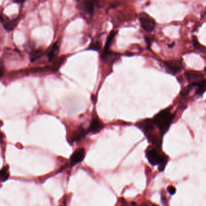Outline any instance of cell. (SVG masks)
<instances>
[{"label":"cell","mask_w":206,"mask_h":206,"mask_svg":"<svg viewBox=\"0 0 206 206\" xmlns=\"http://www.w3.org/2000/svg\"><path fill=\"white\" fill-rule=\"evenodd\" d=\"M175 114L171 112V108H168L157 113L153 119L154 125L159 128L162 135L169 130Z\"/></svg>","instance_id":"1"},{"label":"cell","mask_w":206,"mask_h":206,"mask_svg":"<svg viewBox=\"0 0 206 206\" xmlns=\"http://www.w3.org/2000/svg\"><path fill=\"white\" fill-rule=\"evenodd\" d=\"M137 126L143 131L148 139L152 143L157 145L158 140L154 132V124L151 119H145L138 122L136 124Z\"/></svg>","instance_id":"2"},{"label":"cell","mask_w":206,"mask_h":206,"mask_svg":"<svg viewBox=\"0 0 206 206\" xmlns=\"http://www.w3.org/2000/svg\"><path fill=\"white\" fill-rule=\"evenodd\" d=\"M139 21L142 29L147 32H152L154 30L156 23L154 19L148 14L142 12L139 16Z\"/></svg>","instance_id":"3"},{"label":"cell","mask_w":206,"mask_h":206,"mask_svg":"<svg viewBox=\"0 0 206 206\" xmlns=\"http://www.w3.org/2000/svg\"><path fill=\"white\" fill-rule=\"evenodd\" d=\"M165 67L170 73L173 75H176L183 70V62L181 60L172 59L164 61L163 62Z\"/></svg>","instance_id":"4"},{"label":"cell","mask_w":206,"mask_h":206,"mask_svg":"<svg viewBox=\"0 0 206 206\" xmlns=\"http://www.w3.org/2000/svg\"><path fill=\"white\" fill-rule=\"evenodd\" d=\"M79 10L85 15H92L94 12L95 2L91 1H84L78 2Z\"/></svg>","instance_id":"5"},{"label":"cell","mask_w":206,"mask_h":206,"mask_svg":"<svg viewBox=\"0 0 206 206\" xmlns=\"http://www.w3.org/2000/svg\"><path fill=\"white\" fill-rule=\"evenodd\" d=\"M185 76L187 80L190 84L202 80V78L204 76L200 72L193 70L186 71L185 73Z\"/></svg>","instance_id":"6"},{"label":"cell","mask_w":206,"mask_h":206,"mask_svg":"<svg viewBox=\"0 0 206 206\" xmlns=\"http://www.w3.org/2000/svg\"><path fill=\"white\" fill-rule=\"evenodd\" d=\"M85 152L83 148L76 150L71 157L70 160L71 165L74 166L82 161L85 158Z\"/></svg>","instance_id":"7"},{"label":"cell","mask_w":206,"mask_h":206,"mask_svg":"<svg viewBox=\"0 0 206 206\" xmlns=\"http://www.w3.org/2000/svg\"><path fill=\"white\" fill-rule=\"evenodd\" d=\"M146 155L148 161L151 165L155 166L159 165L162 157L158 155V152L155 150H151L148 151Z\"/></svg>","instance_id":"8"},{"label":"cell","mask_w":206,"mask_h":206,"mask_svg":"<svg viewBox=\"0 0 206 206\" xmlns=\"http://www.w3.org/2000/svg\"><path fill=\"white\" fill-rule=\"evenodd\" d=\"M103 128V123L98 118L94 117L90 123L88 131L95 134L101 131Z\"/></svg>","instance_id":"9"},{"label":"cell","mask_w":206,"mask_h":206,"mask_svg":"<svg viewBox=\"0 0 206 206\" xmlns=\"http://www.w3.org/2000/svg\"><path fill=\"white\" fill-rule=\"evenodd\" d=\"M190 86L192 88L193 87H197L196 94L199 95H201L202 94L204 93L206 91V79H202L200 81L191 83Z\"/></svg>","instance_id":"10"},{"label":"cell","mask_w":206,"mask_h":206,"mask_svg":"<svg viewBox=\"0 0 206 206\" xmlns=\"http://www.w3.org/2000/svg\"><path fill=\"white\" fill-rule=\"evenodd\" d=\"M3 21V27L4 29L7 32H10L14 30L17 26L19 21V18L12 20H2Z\"/></svg>","instance_id":"11"},{"label":"cell","mask_w":206,"mask_h":206,"mask_svg":"<svg viewBox=\"0 0 206 206\" xmlns=\"http://www.w3.org/2000/svg\"><path fill=\"white\" fill-rule=\"evenodd\" d=\"M59 52V44L58 42H56L50 48V50L48 52L47 56L49 60L52 61L55 58V57L57 56Z\"/></svg>","instance_id":"12"},{"label":"cell","mask_w":206,"mask_h":206,"mask_svg":"<svg viewBox=\"0 0 206 206\" xmlns=\"http://www.w3.org/2000/svg\"><path fill=\"white\" fill-rule=\"evenodd\" d=\"M86 132L85 129L83 128H80L77 130L75 131L72 136V140L73 142H78L80 141L82 138H83L86 134Z\"/></svg>","instance_id":"13"},{"label":"cell","mask_w":206,"mask_h":206,"mask_svg":"<svg viewBox=\"0 0 206 206\" xmlns=\"http://www.w3.org/2000/svg\"><path fill=\"white\" fill-rule=\"evenodd\" d=\"M44 55V52L42 49H34L32 51L30 54V61L32 62H34L37 59H39Z\"/></svg>","instance_id":"14"},{"label":"cell","mask_w":206,"mask_h":206,"mask_svg":"<svg viewBox=\"0 0 206 206\" xmlns=\"http://www.w3.org/2000/svg\"><path fill=\"white\" fill-rule=\"evenodd\" d=\"M117 33V32H115V31H112L109 35V37H107V39L106 41V42H105V47H104V51H107V50H109V48H110V46L112 44V42L114 39L115 37L116 36Z\"/></svg>","instance_id":"15"},{"label":"cell","mask_w":206,"mask_h":206,"mask_svg":"<svg viewBox=\"0 0 206 206\" xmlns=\"http://www.w3.org/2000/svg\"><path fill=\"white\" fill-rule=\"evenodd\" d=\"M64 60H65V57H60V58L57 59L54 62V64H52L50 69L52 70L53 71H55V72L57 71L60 68V67L63 64Z\"/></svg>","instance_id":"16"},{"label":"cell","mask_w":206,"mask_h":206,"mask_svg":"<svg viewBox=\"0 0 206 206\" xmlns=\"http://www.w3.org/2000/svg\"><path fill=\"white\" fill-rule=\"evenodd\" d=\"M101 47V42L100 41H95L93 42H92L89 46L88 49L92 50L94 51H98L100 50Z\"/></svg>","instance_id":"17"},{"label":"cell","mask_w":206,"mask_h":206,"mask_svg":"<svg viewBox=\"0 0 206 206\" xmlns=\"http://www.w3.org/2000/svg\"><path fill=\"white\" fill-rule=\"evenodd\" d=\"M167 161H168V158H167L166 157L162 156L161 157V160H160V161L159 165H158L160 171H163L165 169V166L167 163Z\"/></svg>","instance_id":"18"},{"label":"cell","mask_w":206,"mask_h":206,"mask_svg":"<svg viewBox=\"0 0 206 206\" xmlns=\"http://www.w3.org/2000/svg\"><path fill=\"white\" fill-rule=\"evenodd\" d=\"M192 44L193 47L198 50H203L204 49H205V48H204L201 45H200V44L199 43L197 38L195 37H193V39H192Z\"/></svg>","instance_id":"19"},{"label":"cell","mask_w":206,"mask_h":206,"mask_svg":"<svg viewBox=\"0 0 206 206\" xmlns=\"http://www.w3.org/2000/svg\"><path fill=\"white\" fill-rule=\"evenodd\" d=\"M8 170H9V167L7 166L6 167H4V168L0 170V177H2V178H4L3 181L6 180L9 178V174L7 173Z\"/></svg>","instance_id":"20"},{"label":"cell","mask_w":206,"mask_h":206,"mask_svg":"<svg viewBox=\"0 0 206 206\" xmlns=\"http://www.w3.org/2000/svg\"><path fill=\"white\" fill-rule=\"evenodd\" d=\"M168 192H169V193L170 195H174L175 193L176 189H175V188L174 187V186H168Z\"/></svg>","instance_id":"21"},{"label":"cell","mask_w":206,"mask_h":206,"mask_svg":"<svg viewBox=\"0 0 206 206\" xmlns=\"http://www.w3.org/2000/svg\"><path fill=\"white\" fill-rule=\"evenodd\" d=\"M4 73V67L2 64L0 62V79L3 76Z\"/></svg>","instance_id":"22"},{"label":"cell","mask_w":206,"mask_h":206,"mask_svg":"<svg viewBox=\"0 0 206 206\" xmlns=\"http://www.w3.org/2000/svg\"><path fill=\"white\" fill-rule=\"evenodd\" d=\"M146 41H147V43L148 45H150V44H151V38L146 37Z\"/></svg>","instance_id":"23"},{"label":"cell","mask_w":206,"mask_h":206,"mask_svg":"<svg viewBox=\"0 0 206 206\" xmlns=\"http://www.w3.org/2000/svg\"><path fill=\"white\" fill-rule=\"evenodd\" d=\"M24 2V1H13V2H15V3H22Z\"/></svg>","instance_id":"24"},{"label":"cell","mask_w":206,"mask_h":206,"mask_svg":"<svg viewBox=\"0 0 206 206\" xmlns=\"http://www.w3.org/2000/svg\"><path fill=\"white\" fill-rule=\"evenodd\" d=\"M204 70H205V72H206V68H205V69H204Z\"/></svg>","instance_id":"25"}]
</instances>
